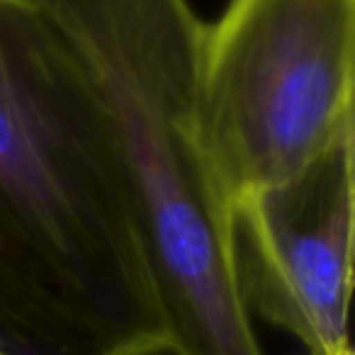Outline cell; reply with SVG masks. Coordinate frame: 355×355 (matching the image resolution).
Instances as JSON below:
<instances>
[{"mask_svg":"<svg viewBox=\"0 0 355 355\" xmlns=\"http://www.w3.org/2000/svg\"><path fill=\"white\" fill-rule=\"evenodd\" d=\"M0 355H168L110 124L35 0H0Z\"/></svg>","mask_w":355,"mask_h":355,"instance_id":"cell-1","label":"cell"},{"mask_svg":"<svg viewBox=\"0 0 355 355\" xmlns=\"http://www.w3.org/2000/svg\"><path fill=\"white\" fill-rule=\"evenodd\" d=\"M90 80L122 161L168 355H263L200 117L188 0H35Z\"/></svg>","mask_w":355,"mask_h":355,"instance_id":"cell-2","label":"cell"},{"mask_svg":"<svg viewBox=\"0 0 355 355\" xmlns=\"http://www.w3.org/2000/svg\"><path fill=\"white\" fill-rule=\"evenodd\" d=\"M355 0H229L200 44V117L229 205L353 132Z\"/></svg>","mask_w":355,"mask_h":355,"instance_id":"cell-3","label":"cell"},{"mask_svg":"<svg viewBox=\"0 0 355 355\" xmlns=\"http://www.w3.org/2000/svg\"><path fill=\"white\" fill-rule=\"evenodd\" d=\"M353 132L280 183L236 198L229 251L248 314L295 336L309 355L350 348Z\"/></svg>","mask_w":355,"mask_h":355,"instance_id":"cell-4","label":"cell"},{"mask_svg":"<svg viewBox=\"0 0 355 355\" xmlns=\"http://www.w3.org/2000/svg\"><path fill=\"white\" fill-rule=\"evenodd\" d=\"M336 355H353V350H350V348H345V350H340V353H336Z\"/></svg>","mask_w":355,"mask_h":355,"instance_id":"cell-5","label":"cell"}]
</instances>
